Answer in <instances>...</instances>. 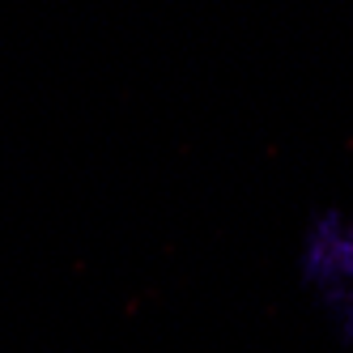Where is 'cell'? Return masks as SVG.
<instances>
[{
  "instance_id": "6da1fadb",
  "label": "cell",
  "mask_w": 353,
  "mask_h": 353,
  "mask_svg": "<svg viewBox=\"0 0 353 353\" xmlns=\"http://www.w3.org/2000/svg\"><path fill=\"white\" fill-rule=\"evenodd\" d=\"M302 272L315 294L353 327V213L327 209L302 234Z\"/></svg>"
}]
</instances>
